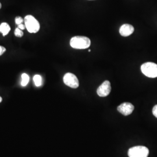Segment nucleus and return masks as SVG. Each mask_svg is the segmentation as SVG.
<instances>
[{
  "mask_svg": "<svg viewBox=\"0 0 157 157\" xmlns=\"http://www.w3.org/2000/svg\"><path fill=\"white\" fill-rule=\"evenodd\" d=\"M142 73L148 78H155L157 77V64L154 62H146L141 67Z\"/></svg>",
  "mask_w": 157,
  "mask_h": 157,
  "instance_id": "obj_2",
  "label": "nucleus"
},
{
  "mask_svg": "<svg viewBox=\"0 0 157 157\" xmlns=\"http://www.w3.org/2000/svg\"><path fill=\"white\" fill-rule=\"evenodd\" d=\"M22 82H21V85L22 86H26L28 84L29 82V76L26 73H23L22 75Z\"/></svg>",
  "mask_w": 157,
  "mask_h": 157,
  "instance_id": "obj_11",
  "label": "nucleus"
},
{
  "mask_svg": "<svg viewBox=\"0 0 157 157\" xmlns=\"http://www.w3.org/2000/svg\"><path fill=\"white\" fill-rule=\"evenodd\" d=\"M11 30V28L7 23H2L0 25V32L2 34L3 36H6Z\"/></svg>",
  "mask_w": 157,
  "mask_h": 157,
  "instance_id": "obj_9",
  "label": "nucleus"
},
{
  "mask_svg": "<svg viewBox=\"0 0 157 157\" xmlns=\"http://www.w3.org/2000/svg\"><path fill=\"white\" fill-rule=\"evenodd\" d=\"M33 80L34 84L37 87H39L42 84V78L40 75H35L33 77Z\"/></svg>",
  "mask_w": 157,
  "mask_h": 157,
  "instance_id": "obj_10",
  "label": "nucleus"
},
{
  "mask_svg": "<svg viewBox=\"0 0 157 157\" xmlns=\"http://www.w3.org/2000/svg\"><path fill=\"white\" fill-rule=\"evenodd\" d=\"M63 80L65 84L72 89H76L79 86L78 79L73 73H66L63 76Z\"/></svg>",
  "mask_w": 157,
  "mask_h": 157,
  "instance_id": "obj_5",
  "label": "nucleus"
},
{
  "mask_svg": "<svg viewBox=\"0 0 157 157\" xmlns=\"http://www.w3.org/2000/svg\"><path fill=\"white\" fill-rule=\"evenodd\" d=\"M111 90V86L110 82L108 80H105L97 89V93L100 97H104L109 94Z\"/></svg>",
  "mask_w": 157,
  "mask_h": 157,
  "instance_id": "obj_6",
  "label": "nucleus"
},
{
  "mask_svg": "<svg viewBox=\"0 0 157 157\" xmlns=\"http://www.w3.org/2000/svg\"><path fill=\"white\" fill-rule=\"evenodd\" d=\"M91 44L90 40L84 36H75L70 41V45L75 49H86Z\"/></svg>",
  "mask_w": 157,
  "mask_h": 157,
  "instance_id": "obj_1",
  "label": "nucleus"
},
{
  "mask_svg": "<svg viewBox=\"0 0 157 157\" xmlns=\"http://www.w3.org/2000/svg\"><path fill=\"white\" fill-rule=\"evenodd\" d=\"M2 101V98L0 97V102H1Z\"/></svg>",
  "mask_w": 157,
  "mask_h": 157,
  "instance_id": "obj_17",
  "label": "nucleus"
},
{
  "mask_svg": "<svg viewBox=\"0 0 157 157\" xmlns=\"http://www.w3.org/2000/svg\"><path fill=\"white\" fill-rule=\"evenodd\" d=\"M17 28L21 30H24L26 29V26H25V25H23V24H20L18 25Z\"/></svg>",
  "mask_w": 157,
  "mask_h": 157,
  "instance_id": "obj_16",
  "label": "nucleus"
},
{
  "mask_svg": "<svg viewBox=\"0 0 157 157\" xmlns=\"http://www.w3.org/2000/svg\"><path fill=\"white\" fill-rule=\"evenodd\" d=\"M149 154L148 149L144 146H135L128 151L129 157H147Z\"/></svg>",
  "mask_w": 157,
  "mask_h": 157,
  "instance_id": "obj_4",
  "label": "nucleus"
},
{
  "mask_svg": "<svg viewBox=\"0 0 157 157\" xmlns=\"http://www.w3.org/2000/svg\"><path fill=\"white\" fill-rule=\"evenodd\" d=\"M15 35L17 37H22L23 36V32L22 31V30L17 28L15 30Z\"/></svg>",
  "mask_w": 157,
  "mask_h": 157,
  "instance_id": "obj_12",
  "label": "nucleus"
},
{
  "mask_svg": "<svg viewBox=\"0 0 157 157\" xmlns=\"http://www.w3.org/2000/svg\"><path fill=\"white\" fill-rule=\"evenodd\" d=\"M133 26L129 24H124L119 29V33L124 37H127L134 32Z\"/></svg>",
  "mask_w": 157,
  "mask_h": 157,
  "instance_id": "obj_8",
  "label": "nucleus"
},
{
  "mask_svg": "<svg viewBox=\"0 0 157 157\" xmlns=\"http://www.w3.org/2000/svg\"><path fill=\"white\" fill-rule=\"evenodd\" d=\"M152 113L157 118V105H155L154 107H153Z\"/></svg>",
  "mask_w": 157,
  "mask_h": 157,
  "instance_id": "obj_14",
  "label": "nucleus"
},
{
  "mask_svg": "<svg viewBox=\"0 0 157 157\" xmlns=\"http://www.w3.org/2000/svg\"><path fill=\"white\" fill-rule=\"evenodd\" d=\"M6 48L5 47L0 45V56H2L5 52H6Z\"/></svg>",
  "mask_w": 157,
  "mask_h": 157,
  "instance_id": "obj_15",
  "label": "nucleus"
},
{
  "mask_svg": "<svg viewBox=\"0 0 157 157\" xmlns=\"http://www.w3.org/2000/svg\"><path fill=\"white\" fill-rule=\"evenodd\" d=\"M118 111L124 116L130 115L134 110V106L129 102H124L118 106L117 108Z\"/></svg>",
  "mask_w": 157,
  "mask_h": 157,
  "instance_id": "obj_7",
  "label": "nucleus"
},
{
  "mask_svg": "<svg viewBox=\"0 0 157 157\" xmlns=\"http://www.w3.org/2000/svg\"><path fill=\"white\" fill-rule=\"evenodd\" d=\"M1 8V2H0V9Z\"/></svg>",
  "mask_w": 157,
  "mask_h": 157,
  "instance_id": "obj_18",
  "label": "nucleus"
},
{
  "mask_svg": "<svg viewBox=\"0 0 157 157\" xmlns=\"http://www.w3.org/2000/svg\"><path fill=\"white\" fill-rule=\"evenodd\" d=\"M24 22L22 17H15V23L19 25L20 24H22V23Z\"/></svg>",
  "mask_w": 157,
  "mask_h": 157,
  "instance_id": "obj_13",
  "label": "nucleus"
},
{
  "mask_svg": "<svg viewBox=\"0 0 157 157\" xmlns=\"http://www.w3.org/2000/svg\"><path fill=\"white\" fill-rule=\"evenodd\" d=\"M25 25L29 33H36L39 31L40 26L37 19L32 15H27L24 19Z\"/></svg>",
  "mask_w": 157,
  "mask_h": 157,
  "instance_id": "obj_3",
  "label": "nucleus"
}]
</instances>
